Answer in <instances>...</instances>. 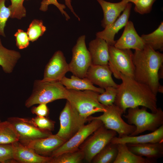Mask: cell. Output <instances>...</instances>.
<instances>
[{
  "mask_svg": "<svg viewBox=\"0 0 163 163\" xmlns=\"http://www.w3.org/2000/svg\"><path fill=\"white\" fill-rule=\"evenodd\" d=\"M16 44L19 49H23L27 47L29 45V39L26 32L19 29L15 33Z\"/></svg>",
  "mask_w": 163,
  "mask_h": 163,
  "instance_id": "obj_37",
  "label": "cell"
},
{
  "mask_svg": "<svg viewBox=\"0 0 163 163\" xmlns=\"http://www.w3.org/2000/svg\"><path fill=\"white\" fill-rule=\"evenodd\" d=\"M31 120L39 129L43 130L53 131L55 122L46 117H37L32 118Z\"/></svg>",
  "mask_w": 163,
  "mask_h": 163,
  "instance_id": "obj_33",
  "label": "cell"
},
{
  "mask_svg": "<svg viewBox=\"0 0 163 163\" xmlns=\"http://www.w3.org/2000/svg\"><path fill=\"white\" fill-rule=\"evenodd\" d=\"M103 113L97 117L89 116L87 121L93 119L100 120L107 129L116 132L119 137L130 135L135 130L134 125L126 123L122 119L123 111L114 104L106 106L105 110Z\"/></svg>",
  "mask_w": 163,
  "mask_h": 163,
  "instance_id": "obj_6",
  "label": "cell"
},
{
  "mask_svg": "<svg viewBox=\"0 0 163 163\" xmlns=\"http://www.w3.org/2000/svg\"><path fill=\"white\" fill-rule=\"evenodd\" d=\"M46 30L42 20L34 19L30 24L27 33L30 41L33 42L42 36Z\"/></svg>",
  "mask_w": 163,
  "mask_h": 163,
  "instance_id": "obj_30",
  "label": "cell"
},
{
  "mask_svg": "<svg viewBox=\"0 0 163 163\" xmlns=\"http://www.w3.org/2000/svg\"><path fill=\"white\" fill-rule=\"evenodd\" d=\"M88 50L91 55L92 64L108 65V45L104 40L96 37L89 43Z\"/></svg>",
  "mask_w": 163,
  "mask_h": 163,
  "instance_id": "obj_20",
  "label": "cell"
},
{
  "mask_svg": "<svg viewBox=\"0 0 163 163\" xmlns=\"http://www.w3.org/2000/svg\"><path fill=\"white\" fill-rule=\"evenodd\" d=\"M1 122V120H0V123Z\"/></svg>",
  "mask_w": 163,
  "mask_h": 163,
  "instance_id": "obj_42",
  "label": "cell"
},
{
  "mask_svg": "<svg viewBox=\"0 0 163 163\" xmlns=\"http://www.w3.org/2000/svg\"><path fill=\"white\" fill-rule=\"evenodd\" d=\"M67 89L60 82L36 80L32 92L26 100L25 106L30 107L36 104H47L55 100L66 99Z\"/></svg>",
  "mask_w": 163,
  "mask_h": 163,
  "instance_id": "obj_4",
  "label": "cell"
},
{
  "mask_svg": "<svg viewBox=\"0 0 163 163\" xmlns=\"http://www.w3.org/2000/svg\"><path fill=\"white\" fill-rule=\"evenodd\" d=\"M13 150V159L22 163H49L52 158L40 155L32 149L27 147L19 141L12 144Z\"/></svg>",
  "mask_w": 163,
  "mask_h": 163,
  "instance_id": "obj_18",
  "label": "cell"
},
{
  "mask_svg": "<svg viewBox=\"0 0 163 163\" xmlns=\"http://www.w3.org/2000/svg\"><path fill=\"white\" fill-rule=\"evenodd\" d=\"M108 65L114 77L120 79V74L134 78L135 68L133 53L130 49H122L108 45Z\"/></svg>",
  "mask_w": 163,
  "mask_h": 163,
  "instance_id": "obj_7",
  "label": "cell"
},
{
  "mask_svg": "<svg viewBox=\"0 0 163 163\" xmlns=\"http://www.w3.org/2000/svg\"><path fill=\"white\" fill-rule=\"evenodd\" d=\"M6 0H0V35L5 37V27L6 22L11 15L9 7H6L5 2Z\"/></svg>",
  "mask_w": 163,
  "mask_h": 163,
  "instance_id": "obj_34",
  "label": "cell"
},
{
  "mask_svg": "<svg viewBox=\"0 0 163 163\" xmlns=\"http://www.w3.org/2000/svg\"><path fill=\"white\" fill-rule=\"evenodd\" d=\"M146 45L155 50H163V22L162 21L158 28L152 32L141 36Z\"/></svg>",
  "mask_w": 163,
  "mask_h": 163,
  "instance_id": "obj_26",
  "label": "cell"
},
{
  "mask_svg": "<svg viewBox=\"0 0 163 163\" xmlns=\"http://www.w3.org/2000/svg\"><path fill=\"white\" fill-rule=\"evenodd\" d=\"M124 27L121 36L116 41L114 46L122 49L140 50L143 49L146 45L137 33L133 22L128 21Z\"/></svg>",
  "mask_w": 163,
  "mask_h": 163,
  "instance_id": "obj_16",
  "label": "cell"
},
{
  "mask_svg": "<svg viewBox=\"0 0 163 163\" xmlns=\"http://www.w3.org/2000/svg\"><path fill=\"white\" fill-rule=\"evenodd\" d=\"M112 73L108 65H99L91 64L89 67L85 77L93 84L104 89L112 86L118 88L119 85L113 80Z\"/></svg>",
  "mask_w": 163,
  "mask_h": 163,
  "instance_id": "obj_15",
  "label": "cell"
},
{
  "mask_svg": "<svg viewBox=\"0 0 163 163\" xmlns=\"http://www.w3.org/2000/svg\"><path fill=\"white\" fill-rule=\"evenodd\" d=\"M19 141L24 145L32 149L37 154L44 156L51 155L66 141L56 134H52L46 137Z\"/></svg>",
  "mask_w": 163,
  "mask_h": 163,
  "instance_id": "obj_14",
  "label": "cell"
},
{
  "mask_svg": "<svg viewBox=\"0 0 163 163\" xmlns=\"http://www.w3.org/2000/svg\"><path fill=\"white\" fill-rule=\"evenodd\" d=\"M126 145L129 150L135 154L149 159L158 158L163 156V142Z\"/></svg>",
  "mask_w": 163,
  "mask_h": 163,
  "instance_id": "obj_22",
  "label": "cell"
},
{
  "mask_svg": "<svg viewBox=\"0 0 163 163\" xmlns=\"http://www.w3.org/2000/svg\"><path fill=\"white\" fill-rule=\"evenodd\" d=\"M117 134L115 131L102 125L79 147L84 154V159L88 162H91L94 157L110 142Z\"/></svg>",
  "mask_w": 163,
  "mask_h": 163,
  "instance_id": "obj_9",
  "label": "cell"
},
{
  "mask_svg": "<svg viewBox=\"0 0 163 163\" xmlns=\"http://www.w3.org/2000/svg\"><path fill=\"white\" fill-rule=\"evenodd\" d=\"M40 10L43 11H46L48 9V6L51 4L57 7L62 15H64L66 20L68 21L70 18L67 13L64 10L66 7L62 4L59 3L57 0H42L41 2Z\"/></svg>",
  "mask_w": 163,
  "mask_h": 163,
  "instance_id": "obj_38",
  "label": "cell"
},
{
  "mask_svg": "<svg viewBox=\"0 0 163 163\" xmlns=\"http://www.w3.org/2000/svg\"><path fill=\"white\" fill-rule=\"evenodd\" d=\"M147 108L139 107L129 108L127 113L123 115L128 124L136 126L135 130L130 135L137 136L147 131H154L163 124V111L158 108L156 113H149Z\"/></svg>",
  "mask_w": 163,
  "mask_h": 163,
  "instance_id": "obj_3",
  "label": "cell"
},
{
  "mask_svg": "<svg viewBox=\"0 0 163 163\" xmlns=\"http://www.w3.org/2000/svg\"><path fill=\"white\" fill-rule=\"evenodd\" d=\"M117 153V144L110 142L94 157L91 162L93 163H113Z\"/></svg>",
  "mask_w": 163,
  "mask_h": 163,
  "instance_id": "obj_28",
  "label": "cell"
},
{
  "mask_svg": "<svg viewBox=\"0 0 163 163\" xmlns=\"http://www.w3.org/2000/svg\"><path fill=\"white\" fill-rule=\"evenodd\" d=\"M69 72V64L63 53L58 50L53 54L45 66L43 81L59 82Z\"/></svg>",
  "mask_w": 163,
  "mask_h": 163,
  "instance_id": "obj_13",
  "label": "cell"
},
{
  "mask_svg": "<svg viewBox=\"0 0 163 163\" xmlns=\"http://www.w3.org/2000/svg\"><path fill=\"white\" fill-rule=\"evenodd\" d=\"M46 104L42 103L39 104L37 106L32 107L31 110V112L38 116H47L49 113V109Z\"/></svg>",
  "mask_w": 163,
  "mask_h": 163,
  "instance_id": "obj_39",
  "label": "cell"
},
{
  "mask_svg": "<svg viewBox=\"0 0 163 163\" xmlns=\"http://www.w3.org/2000/svg\"><path fill=\"white\" fill-rule=\"evenodd\" d=\"M85 36L83 35L78 39L73 47L71 60L69 64V71L80 78L85 77L87 72L92 64L89 52L85 42Z\"/></svg>",
  "mask_w": 163,
  "mask_h": 163,
  "instance_id": "obj_10",
  "label": "cell"
},
{
  "mask_svg": "<svg viewBox=\"0 0 163 163\" xmlns=\"http://www.w3.org/2000/svg\"><path fill=\"white\" fill-rule=\"evenodd\" d=\"M132 6V4L128 3L122 14L113 22L106 26L103 30L97 32L96 37L104 39L109 45L114 46L116 42L114 39L115 34L129 21Z\"/></svg>",
  "mask_w": 163,
  "mask_h": 163,
  "instance_id": "obj_17",
  "label": "cell"
},
{
  "mask_svg": "<svg viewBox=\"0 0 163 163\" xmlns=\"http://www.w3.org/2000/svg\"><path fill=\"white\" fill-rule=\"evenodd\" d=\"M21 57V54L18 52L4 47L0 38V66L4 72L11 73Z\"/></svg>",
  "mask_w": 163,
  "mask_h": 163,
  "instance_id": "obj_24",
  "label": "cell"
},
{
  "mask_svg": "<svg viewBox=\"0 0 163 163\" xmlns=\"http://www.w3.org/2000/svg\"><path fill=\"white\" fill-rule=\"evenodd\" d=\"M96 0L103 11L104 17L101 21V25L104 28L113 22L119 17L129 3L125 0L117 3L110 2L104 0Z\"/></svg>",
  "mask_w": 163,
  "mask_h": 163,
  "instance_id": "obj_21",
  "label": "cell"
},
{
  "mask_svg": "<svg viewBox=\"0 0 163 163\" xmlns=\"http://www.w3.org/2000/svg\"><path fill=\"white\" fill-rule=\"evenodd\" d=\"M103 124L99 120H91L90 123L84 125L71 138L53 151L50 156L56 157L63 153L78 149L87 139Z\"/></svg>",
  "mask_w": 163,
  "mask_h": 163,
  "instance_id": "obj_11",
  "label": "cell"
},
{
  "mask_svg": "<svg viewBox=\"0 0 163 163\" xmlns=\"http://www.w3.org/2000/svg\"><path fill=\"white\" fill-rule=\"evenodd\" d=\"M10 0L11 2V4L8 7L11 12L10 18L21 19L25 17L26 11L23 5L24 0Z\"/></svg>",
  "mask_w": 163,
  "mask_h": 163,
  "instance_id": "obj_32",
  "label": "cell"
},
{
  "mask_svg": "<svg viewBox=\"0 0 163 163\" xmlns=\"http://www.w3.org/2000/svg\"><path fill=\"white\" fill-rule=\"evenodd\" d=\"M65 1V4L70 10L73 13L74 15L79 20L80 19L78 16L76 14L71 4V0H64Z\"/></svg>",
  "mask_w": 163,
  "mask_h": 163,
  "instance_id": "obj_40",
  "label": "cell"
},
{
  "mask_svg": "<svg viewBox=\"0 0 163 163\" xmlns=\"http://www.w3.org/2000/svg\"><path fill=\"white\" fill-rule=\"evenodd\" d=\"M105 91L101 94H98V101L105 106L114 104L117 93V88L109 86L104 88Z\"/></svg>",
  "mask_w": 163,
  "mask_h": 163,
  "instance_id": "obj_31",
  "label": "cell"
},
{
  "mask_svg": "<svg viewBox=\"0 0 163 163\" xmlns=\"http://www.w3.org/2000/svg\"><path fill=\"white\" fill-rule=\"evenodd\" d=\"M67 89L76 90H91L101 94L105 91L104 88L96 87L87 78H80L73 75L70 78L65 76L59 81Z\"/></svg>",
  "mask_w": 163,
  "mask_h": 163,
  "instance_id": "obj_23",
  "label": "cell"
},
{
  "mask_svg": "<svg viewBox=\"0 0 163 163\" xmlns=\"http://www.w3.org/2000/svg\"><path fill=\"white\" fill-rule=\"evenodd\" d=\"M19 140L18 133L9 122L0 123V144H11Z\"/></svg>",
  "mask_w": 163,
  "mask_h": 163,
  "instance_id": "obj_27",
  "label": "cell"
},
{
  "mask_svg": "<svg viewBox=\"0 0 163 163\" xmlns=\"http://www.w3.org/2000/svg\"><path fill=\"white\" fill-rule=\"evenodd\" d=\"M12 144H0V162L6 163L13 159Z\"/></svg>",
  "mask_w": 163,
  "mask_h": 163,
  "instance_id": "obj_36",
  "label": "cell"
},
{
  "mask_svg": "<svg viewBox=\"0 0 163 163\" xmlns=\"http://www.w3.org/2000/svg\"><path fill=\"white\" fill-rule=\"evenodd\" d=\"M59 120L60 128L56 135L66 141L74 135L87 121L79 115L67 100L60 113Z\"/></svg>",
  "mask_w": 163,
  "mask_h": 163,
  "instance_id": "obj_8",
  "label": "cell"
},
{
  "mask_svg": "<svg viewBox=\"0 0 163 163\" xmlns=\"http://www.w3.org/2000/svg\"><path fill=\"white\" fill-rule=\"evenodd\" d=\"M156 0H138L134 4V11L141 14L149 13Z\"/></svg>",
  "mask_w": 163,
  "mask_h": 163,
  "instance_id": "obj_35",
  "label": "cell"
},
{
  "mask_svg": "<svg viewBox=\"0 0 163 163\" xmlns=\"http://www.w3.org/2000/svg\"><path fill=\"white\" fill-rule=\"evenodd\" d=\"M13 126L18 133L19 141L29 140L48 137L52 134L50 131L41 130L38 128L31 120L12 117L7 120Z\"/></svg>",
  "mask_w": 163,
  "mask_h": 163,
  "instance_id": "obj_12",
  "label": "cell"
},
{
  "mask_svg": "<svg viewBox=\"0 0 163 163\" xmlns=\"http://www.w3.org/2000/svg\"><path fill=\"white\" fill-rule=\"evenodd\" d=\"M118 153L113 163H152V159L135 154L128 149L126 144H117Z\"/></svg>",
  "mask_w": 163,
  "mask_h": 163,
  "instance_id": "obj_25",
  "label": "cell"
},
{
  "mask_svg": "<svg viewBox=\"0 0 163 163\" xmlns=\"http://www.w3.org/2000/svg\"><path fill=\"white\" fill-rule=\"evenodd\" d=\"M67 89L66 100L82 118L87 120L91 115L97 112H103L105 110L106 106L98 101V93L91 90Z\"/></svg>",
  "mask_w": 163,
  "mask_h": 163,
  "instance_id": "obj_5",
  "label": "cell"
},
{
  "mask_svg": "<svg viewBox=\"0 0 163 163\" xmlns=\"http://www.w3.org/2000/svg\"><path fill=\"white\" fill-rule=\"evenodd\" d=\"M85 158L83 152L80 149L63 153L52 157L49 163H80Z\"/></svg>",
  "mask_w": 163,
  "mask_h": 163,
  "instance_id": "obj_29",
  "label": "cell"
},
{
  "mask_svg": "<svg viewBox=\"0 0 163 163\" xmlns=\"http://www.w3.org/2000/svg\"><path fill=\"white\" fill-rule=\"evenodd\" d=\"M133 60L135 71L134 78L148 86L157 95L163 93V86L159 82L158 73L163 66V54L146 45L140 50H135Z\"/></svg>",
  "mask_w": 163,
  "mask_h": 163,
  "instance_id": "obj_2",
  "label": "cell"
},
{
  "mask_svg": "<svg viewBox=\"0 0 163 163\" xmlns=\"http://www.w3.org/2000/svg\"><path fill=\"white\" fill-rule=\"evenodd\" d=\"M128 2H131L134 4L136 3L138 0H125Z\"/></svg>",
  "mask_w": 163,
  "mask_h": 163,
  "instance_id": "obj_41",
  "label": "cell"
},
{
  "mask_svg": "<svg viewBox=\"0 0 163 163\" xmlns=\"http://www.w3.org/2000/svg\"><path fill=\"white\" fill-rule=\"evenodd\" d=\"M122 82L117 88V93L114 104L125 113L127 109L140 106L156 113L158 110L156 95L147 85L134 78L121 73Z\"/></svg>",
  "mask_w": 163,
  "mask_h": 163,
  "instance_id": "obj_1",
  "label": "cell"
},
{
  "mask_svg": "<svg viewBox=\"0 0 163 163\" xmlns=\"http://www.w3.org/2000/svg\"><path fill=\"white\" fill-rule=\"evenodd\" d=\"M110 142L113 144H144L163 142V125L152 133L140 136H127L122 137L116 136Z\"/></svg>",
  "mask_w": 163,
  "mask_h": 163,
  "instance_id": "obj_19",
  "label": "cell"
},
{
  "mask_svg": "<svg viewBox=\"0 0 163 163\" xmlns=\"http://www.w3.org/2000/svg\"></svg>",
  "mask_w": 163,
  "mask_h": 163,
  "instance_id": "obj_43",
  "label": "cell"
}]
</instances>
